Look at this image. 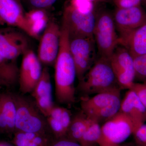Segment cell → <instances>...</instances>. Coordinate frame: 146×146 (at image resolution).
Listing matches in <instances>:
<instances>
[{"label": "cell", "instance_id": "cell-1", "mask_svg": "<svg viewBox=\"0 0 146 146\" xmlns=\"http://www.w3.org/2000/svg\"><path fill=\"white\" fill-rule=\"evenodd\" d=\"M59 53L55 63L56 99L61 104L71 105L76 101L75 81L76 72L69 48V34L61 25Z\"/></svg>", "mask_w": 146, "mask_h": 146}, {"label": "cell", "instance_id": "cell-2", "mask_svg": "<svg viewBox=\"0 0 146 146\" xmlns=\"http://www.w3.org/2000/svg\"><path fill=\"white\" fill-rule=\"evenodd\" d=\"M78 88L82 96H89L115 89H121L109 59L100 56L79 81Z\"/></svg>", "mask_w": 146, "mask_h": 146}, {"label": "cell", "instance_id": "cell-3", "mask_svg": "<svg viewBox=\"0 0 146 146\" xmlns=\"http://www.w3.org/2000/svg\"><path fill=\"white\" fill-rule=\"evenodd\" d=\"M121 90L115 89L93 97H82L81 111L89 119L103 124L119 111L122 100Z\"/></svg>", "mask_w": 146, "mask_h": 146}, {"label": "cell", "instance_id": "cell-4", "mask_svg": "<svg viewBox=\"0 0 146 146\" xmlns=\"http://www.w3.org/2000/svg\"><path fill=\"white\" fill-rule=\"evenodd\" d=\"M13 95L16 105L15 130L42 134L48 124L34 101L23 95Z\"/></svg>", "mask_w": 146, "mask_h": 146}, {"label": "cell", "instance_id": "cell-5", "mask_svg": "<svg viewBox=\"0 0 146 146\" xmlns=\"http://www.w3.org/2000/svg\"><path fill=\"white\" fill-rule=\"evenodd\" d=\"M113 16L106 11L96 14L93 33L100 57L110 59L119 45Z\"/></svg>", "mask_w": 146, "mask_h": 146}, {"label": "cell", "instance_id": "cell-6", "mask_svg": "<svg viewBox=\"0 0 146 146\" xmlns=\"http://www.w3.org/2000/svg\"><path fill=\"white\" fill-rule=\"evenodd\" d=\"M94 36L70 37L69 48L80 81L97 59Z\"/></svg>", "mask_w": 146, "mask_h": 146}, {"label": "cell", "instance_id": "cell-7", "mask_svg": "<svg viewBox=\"0 0 146 146\" xmlns=\"http://www.w3.org/2000/svg\"><path fill=\"white\" fill-rule=\"evenodd\" d=\"M135 132L129 119L122 112H118L102 125L99 146H119Z\"/></svg>", "mask_w": 146, "mask_h": 146}, {"label": "cell", "instance_id": "cell-8", "mask_svg": "<svg viewBox=\"0 0 146 146\" xmlns=\"http://www.w3.org/2000/svg\"><path fill=\"white\" fill-rule=\"evenodd\" d=\"M109 60L120 89H130L135 80L133 56L124 47L118 45Z\"/></svg>", "mask_w": 146, "mask_h": 146}, {"label": "cell", "instance_id": "cell-9", "mask_svg": "<svg viewBox=\"0 0 146 146\" xmlns=\"http://www.w3.org/2000/svg\"><path fill=\"white\" fill-rule=\"evenodd\" d=\"M96 18L95 12L82 13L67 5L62 26L67 29L70 37L93 36Z\"/></svg>", "mask_w": 146, "mask_h": 146}, {"label": "cell", "instance_id": "cell-10", "mask_svg": "<svg viewBox=\"0 0 146 146\" xmlns=\"http://www.w3.org/2000/svg\"><path fill=\"white\" fill-rule=\"evenodd\" d=\"M61 27L54 20L50 19L39 38L37 56L42 65H54L60 46Z\"/></svg>", "mask_w": 146, "mask_h": 146}, {"label": "cell", "instance_id": "cell-11", "mask_svg": "<svg viewBox=\"0 0 146 146\" xmlns=\"http://www.w3.org/2000/svg\"><path fill=\"white\" fill-rule=\"evenodd\" d=\"M23 56L18 74L19 89L22 94H31L41 77L43 68L33 50L29 49Z\"/></svg>", "mask_w": 146, "mask_h": 146}, {"label": "cell", "instance_id": "cell-12", "mask_svg": "<svg viewBox=\"0 0 146 146\" xmlns=\"http://www.w3.org/2000/svg\"><path fill=\"white\" fill-rule=\"evenodd\" d=\"M17 29L12 27L0 29V54L8 61L16 60L30 48L27 36Z\"/></svg>", "mask_w": 146, "mask_h": 146}, {"label": "cell", "instance_id": "cell-13", "mask_svg": "<svg viewBox=\"0 0 146 146\" xmlns=\"http://www.w3.org/2000/svg\"><path fill=\"white\" fill-rule=\"evenodd\" d=\"M116 29L121 37L146 24V13L139 7L118 8L113 15Z\"/></svg>", "mask_w": 146, "mask_h": 146}, {"label": "cell", "instance_id": "cell-14", "mask_svg": "<svg viewBox=\"0 0 146 146\" xmlns=\"http://www.w3.org/2000/svg\"><path fill=\"white\" fill-rule=\"evenodd\" d=\"M31 94L39 111L46 117L55 106L50 75L48 67L43 68L41 77Z\"/></svg>", "mask_w": 146, "mask_h": 146}, {"label": "cell", "instance_id": "cell-15", "mask_svg": "<svg viewBox=\"0 0 146 146\" xmlns=\"http://www.w3.org/2000/svg\"><path fill=\"white\" fill-rule=\"evenodd\" d=\"M25 14L21 0H0V25L16 28L27 34Z\"/></svg>", "mask_w": 146, "mask_h": 146}, {"label": "cell", "instance_id": "cell-16", "mask_svg": "<svg viewBox=\"0 0 146 146\" xmlns=\"http://www.w3.org/2000/svg\"><path fill=\"white\" fill-rule=\"evenodd\" d=\"M119 112L129 119L133 124L135 131L146 121V108L131 89L128 90L121 100Z\"/></svg>", "mask_w": 146, "mask_h": 146}, {"label": "cell", "instance_id": "cell-17", "mask_svg": "<svg viewBox=\"0 0 146 146\" xmlns=\"http://www.w3.org/2000/svg\"><path fill=\"white\" fill-rule=\"evenodd\" d=\"M16 105L12 93L0 92V131L15 130Z\"/></svg>", "mask_w": 146, "mask_h": 146}, {"label": "cell", "instance_id": "cell-18", "mask_svg": "<svg viewBox=\"0 0 146 146\" xmlns=\"http://www.w3.org/2000/svg\"><path fill=\"white\" fill-rule=\"evenodd\" d=\"M72 117L67 108L54 106L46 118L48 126L57 137L67 136Z\"/></svg>", "mask_w": 146, "mask_h": 146}, {"label": "cell", "instance_id": "cell-19", "mask_svg": "<svg viewBox=\"0 0 146 146\" xmlns=\"http://www.w3.org/2000/svg\"><path fill=\"white\" fill-rule=\"evenodd\" d=\"M119 45L126 48L133 57L146 54V24L119 37Z\"/></svg>", "mask_w": 146, "mask_h": 146}, {"label": "cell", "instance_id": "cell-20", "mask_svg": "<svg viewBox=\"0 0 146 146\" xmlns=\"http://www.w3.org/2000/svg\"><path fill=\"white\" fill-rule=\"evenodd\" d=\"M25 19L28 35L36 39L40 38L50 20L46 9H33L25 12Z\"/></svg>", "mask_w": 146, "mask_h": 146}, {"label": "cell", "instance_id": "cell-21", "mask_svg": "<svg viewBox=\"0 0 146 146\" xmlns=\"http://www.w3.org/2000/svg\"><path fill=\"white\" fill-rule=\"evenodd\" d=\"M91 121L82 111L75 115L72 118L67 133L68 139L79 143Z\"/></svg>", "mask_w": 146, "mask_h": 146}, {"label": "cell", "instance_id": "cell-22", "mask_svg": "<svg viewBox=\"0 0 146 146\" xmlns=\"http://www.w3.org/2000/svg\"><path fill=\"white\" fill-rule=\"evenodd\" d=\"M19 70L16 60L0 65V89L9 88L18 83Z\"/></svg>", "mask_w": 146, "mask_h": 146}, {"label": "cell", "instance_id": "cell-23", "mask_svg": "<svg viewBox=\"0 0 146 146\" xmlns=\"http://www.w3.org/2000/svg\"><path fill=\"white\" fill-rule=\"evenodd\" d=\"M101 132L100 124L91 121L79 143L82 146H99Z\"/></svg>", "mask_w": 146, "mask_h": 146}, {"label": "cell", "instance_id": "cell-24", "mask_svg": "<svg viewBox=\"0 0 146 146\" xmlns=\"http://www.w3.org/2000/svg\"><path fill=\"white\" fill-rule=\"evenodd\" d=\"M133 58L135 79L146 82V54Z\"/></svg>", "mask_w": 146, "mask_h": 146}, {"label": "cell", "instance_id": "cell-25", "mask_svg": "<svg viewBox=\"0 0 146 146\" xmlns=\"http://www.w3.org/2000/svg\"><path fill=\"white\" fill-rule=\"evenodd\" d=\"M130 89L134 91L146 108V82H134Z\"/></svg>", "mask_w": 146, "mask_h": 146}, {"label": "cell", "instance_id": "cell-26", "mask_svg": "<svg viewBox=\"0 0 146 146\" xmlns=\"http://www.w3.org/2000/svg\"><path fill=\"white\" fill-rule=\"evenodd\" d=\"M134 141L142 146H146V124L138 128L133 134Z\"/></svg>", "mask_w": 146, "mask_h": 146}, {"label": "cell", "instance_id": "cell-27", "mask_svg": "<svg viewBox=\"0 0 146 146\" xmlns=\"http://www.w3.org/2000/svg\"><path fill=\"white\" fill-rule=\"evenodd\" d=\"M34 9H46L50 7L57 0H29Z\"/></svg>", "mask_w": 146, "mask_h": 146}, {"label": "cell", "instance_id": "cell-28", "mask_svg": "<svg viewBox=\"0 0 146 146\" xmlns=\"http://www.w3.org/2000/svg\"><path fill=\"white\" fill-rule=\"evenodd\" d=\"M119 8H128L139 6L142 0H113Z\"/></svg>", "mask_w": 146, "mask_h": 146}, {"label": "cell", "instance_id": "cell-29", "mask_svg": "<svg viewBox=\"0 0 146 146\" xmlns=\"http://www.w3.org/2000/svg\"><path fill=\"white\" fill-rule=\"evenodd\" d=\"M52 146H82L80 144L67 139H61L56 142Z\"/></svg>", "mask_w": 146, "mask_h": 146}, {"label": "cell", "instance_id": "cell-30", "mask_svg": "<svg viewBox=\"0 0 146 146\" xmlns=\"http://www.w3.org/2000/svg\"><path fill=\"white\" fill-rule=\"evenodd\" d=\"M119 146H142L139 145L134 141V142H130V143H123Z\"/></svg>", "mask_w": 146, "mask_h": 146}, {"label": "cell", "instance_id": "cell-31", "mask_svg": "<svg viewBox=\"0 0 146 146\" xmlns=\"http://www.w3.org/2000/svg\"><path fill=\"white\" fill-rule=\"evenodd\" d=\"M7 61H8V60H5V59L0 54V65L5 63V62H7Z\"/></svg>", "mask_w": 146, "mask_h": 146}, {"label": "cell", "instance_id": "cell-32", "mask_svg": "<svg viewBox=\"0 0 146 146\" xmlns=\"http://www.w3.org/2000/svg\"><path fill=\"white\" fill-rule=\"evenodd\" d=\"M89 1L95 4V3L99 2L107 1L108 0H89Z\"/></svg>", "mask_w": 146, "mask_h": 146}]
</instances>
